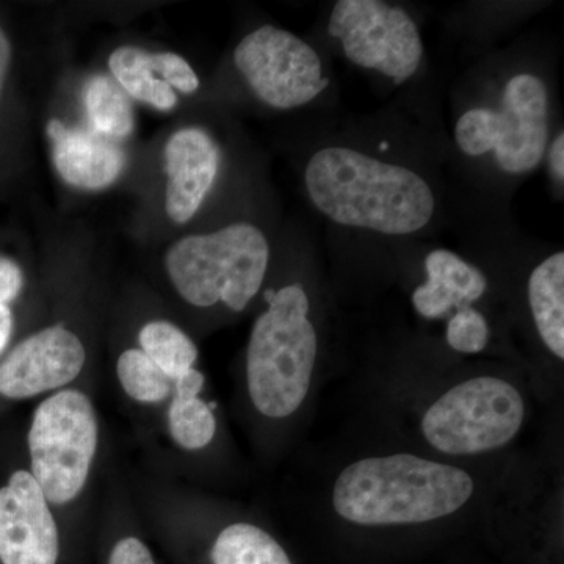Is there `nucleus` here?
Returning <instances> with one entry per match:
<instances>
[{
    "mask_svg": "<svg viewBox=\"0 0 564 564\" xmlns=\"http://www.w3.org/2000/svg\"><path fill=\"white\" fill-rule=\"evenodd\" d=\"M304 184L314 206L336 225L386 236L422 231L436 209L429 182L413 170L350 148L315 152Z\"/></svg>",
    "mask_w": 564,
    "mask_h": 564,
    "instance_id": "obj_1",
    "label": "nucleus"
},
{
    "mask_svg": "<svg viewBox=\"0 0 564 564\" xmlns=\"http://www.w3.org/2000/svg\"><path fill=\"white\" fill-rule=\"evenodd\" d=\"M474 480L452 464L421 456H370L348 464L334 481V511L362 527L414 525L458 513Z\"/></svg>",
    "mask_w": 564,
    "mask_h": 564,
    "instance_id": "obj_2",
    "label": "nucleus"
},
{
    "mask_svg": "<svg viewBox=\"0 0 564 564\" xmlns=\"http://www.w3.org/2000/svg\"><path fill=\"white\" fill-rule=\"evenodd\" d=\"M302 285L274 292L269 310L252 326L247 355L248 392L259 413L289 417L310 392L318 337Z\"/></svg>",
    "mask_w": 564,
    "mask_h": 564,
    "instance_id": "obj_3",
    "label": "nucleus"
},
{
    "mask_svg": "<svg viewBox=\"0 0 564 564\" xmlns=\"http://www.w3.org/2000/svg\"><path fill=\"white\" fill-rule=\"evenodd\" d=\"M269 259L261 229L234 223L217 232L184 237L166 252L165 265L185 302L198 307L221 302L239 313L258 295Z\"/></svg>",
    "mask_w": 564,
    "mask_h": 564,
    "instance_id": "obj_4",
    "label": "nucleus"
},
{
    "mask_svg": "<svg viewBox=\"0 0 564 564\" xmlns=\"http://www.w3.org/2000/svg\"><path fill=\"white\" fill-rule=\"evenodd\" d=\"M522 393L497 377H475L448 389L423 414L421 429L434 451L452 456L488 454L521 432Z\"/></svg>",
    "mask_w": 564,
    "mask_h": 564,
    "instance_id": "obj_5",
    "label": "nucleus"
},
{
    "mask_svg": "<svg viewBox=\"0 0 564 564\" xmlns=\"http://www.w3.org/2000/svg\"><path fill=\"white\" fill-rule=\"evenodd\" d=\"M99 429L84 392L66 389L44 400L29 432L32 475L47 502H73L90 474Z\"/></svg>",
    "mask_w": 564,
    "mask_h": 564,
    "instance_id": "obj_6",
    "label": "nucleus"
},
{
    "mask_svg": "<svg viewBox=\"0 0 564 564\" xmlns=\"http://www.w3.org/2000/svg\"><path fill=\"white\" fill-rule=\"evenodd\" d=\"M547 90L533 74H518L505 85L500 110L473 109L455 126V141L470 158L494 151L505 173L532 172L547 147Z\"/></svg>",
    "mask_w": 564,
    "mask_h": 564,
    "instance_id": "obj_7",
    "label": "nucleus"
},
{
    "mask_svg": "<svg viewBox=\"0 0 564 564\" xmlns=\"http://www.w3.org/2000/svg\"><path fill=\"white\" fill-rule=\"evenodd\" d=\"M328 32L340 40L348 61L391 77L395 85L410 80L421 66V32L402 7L381 0H340Z\"/></svg>",
    "mask_w": 564,
    "mask_h": 564,
    "instance_id": "obj_8",
    "label": "nucleus"
},
{
    "mask_svg": "<svg viewBox=\"0 0 564 564\" xmlns=\"http://www.w3.org/2000/svg\"><path fill=\"white\" fill-rule=\"evenodd\" d=\"M234 62L256 96L273 109L310 104L329 85L317 52L306 41L273 25L245 36L234 52Z\"/></svg>",
    "mask_w": 564,
    "mask_h": 564,
    "instance_id": "obj_9",
    "label": "nucleus"
},
{
    "mask_svg": "<svg viewBox=\"0 0 564 564\" xmlns=\"http://www.w3.org/2000/svg\"><path fill=\"white\" fill-rule=\"evenodd\" d=\"M57 524L50 502L28 470H17L0 489V562L57 564Z\"/></svg>",
    "mask_w": 564,
    "mask_h": 564,
    "instance_id": "obj_10",
    "label": "nucleus"
},
{
    "mask_svg": "<svg viewBox=\"0 0 564 564\" xmlns=\"http://www.w3.org/2000/svg\"><path fill=\"white\" fill-rule=\"evenodd\" d=\"M85 359L76 334L51 326L22 340L0 362V395L22 400L62 388L79 377Z\"/></svg>",
    "mask_w": 564,
    "mask_h": 564,
    "instance_id": "obj_11",
    "label": "nucleus"
},
{
    "mask_svg": "<svg viewBox=\"0 0 564 564\" xmlns=\"http://www.w3.org/2000/svg\"><path fill=\"white\" fill-rule=\"evenodd\" d=\"M220 169V150L209 133L187 128L173 133L165 147V209L174 223L184 225L209 193Z\"/></svg>",
    "mask_w": 564,
    "mask_h": 564,
    "instance_id": "obj_12",
    "label": "nucleus"
},
{
    "mask_svg": "<svg viewBox=\"0 0 564 564\" xmlns=\"http://www.w3.org/2000/svg\"><path fill=\"white\" fill-rule=\"evenodd\" d=\"M47 137L52 158L62 180L85 191L109 187L124 169V154L106 137L96 132L69 129L62 121L51 120Z\"/></svg>",
    "mask_w": 564,
    "mask_h": 564,
    "instance_id": "obj_13",
    "label": "nucleus"
},
{
    "mask_svg": "<svg viewBox=\"0 0 564 564\" xmlns=\"http://www.w3.org/2000/svg\"><path fill=\"white\" fill-rule=\"evenodd\" d=\"M429 280L413 293L415 311L423 318L444 317L452 311L470 307L485 295V274L448 250H434L425 259Z\"/></svg>",
    "mask_w": 564,
    "mask_h": 564,
    "instance_id": "obj_14",
    "label": "nucleus"
},
{
    "mask_svg": "<svg viewBox=\"0 0 564 564\" xmlns=\"http://www.w3.org/2000/svg\"><path fill=\"white\" fill-rule=\"evenodd\" d=\"M529 303L534 326L547 350L564 359V252L534 267L529 280Z\"/></svg>",
    "mask_w": 564,
    "mask_h": 564,
    "instance_id": "obj_15",
    "label": "nucleus"
},
{
    "mask_svg": "<svg viewBox=\"0 0 564 564\" xmlns=\"http://www.w3.org/2000/svg\"><path fill=\"white\" fill-rule=\"evenodd\" d=\"M109 66L122 90L158 110H172L177 98L165 80V52L151 54L135 46L118 47Z\"/></svg>",
    "mask_w": 564,
    "mask_h": 564,
    "instance_id": "obj_16",
    "label": "nucleus"
},
{
    "mask_svg": "<svg viewBox=\"0 0 564 564\" xmlns=\"http://www.w3.org/2000/svg\"><path fill=\"white\" fill-rule=\"evenodd\" d=\"M169 411V426L174 443L185 451H202L214 440L217 421L209 404L199 399L204 386V375L192 369L176 381Z\"/></svg>",
    "mask_w": 564,
    "mask_h": 564,
    "instance_id": "obj_17",
    "label": "nucleus"
},
{
    "mask_svg": "<svg viewBox=\"0 0 564 564\" xmlns=\"http://www.w3.org/2000/svg\"><path fill=\"white\" fill-rule=\"evenodd\" d=\"M214 564H293L284 549L261 527L237 522L228 525L212 547Z\"/></svg>",
    "mask_w": 564,
    "mask_h": 564,
    "instance_id": "obj_18",
    "label": "nucleus"
},
{
    "mask_svg": "<svg viewBox=\"0 0 564 564\" xmlns=\"http://www.w3.org/2000/svg\"><path fill=\"white\" fill-rule=\"evenodd\" d=\"M139 340L141 351L173 381L192 370L198 358V348L191 337L170 322L147 323Z\"/></svg>",
    "mask_w": 564,
    "mask_h": 564,
    "instance_id": "obj_19",
    "label": "nucleus"
},
{
    "mask_svg": "<svg viewBox=\"0 0 564 564\" xmlns=\"http://www.w3.org/2000/svg\"><path fill=\"white\" fill-rule=\"evenodd\" d=\"M85 107L93 132L106 139H126L133 131V110L128 96L110 77L96 76L88 82Z\"/></svg>",
    "mask_w": 564,
    "mask_h": 564,
    "instance_id": "obj_20",
    "label": "nucleus"
},
{
    "mask_svg": "<svg viewBox=\"0 0 564 564\" xmlns=\"http://www.w3.org/2000/svg\"><path fill=\"white\" fill-rule=\"evenodd\" d=\"M118 380L131 399L140 403H161L172 393L173 380L141 350H126L118 359Z\"/></svg>",
    "mask_w": 564,
    "mask_h": 564,
    "instance_id": "obj_21",
    "label": "nucleus"
},
{
    "mask_svg": "<svg viewBox=\"0 0 564 564\" xmlns=\"http://www.w3.org/2000/svg\"><path fill=\"white\" fill-rule=\"evenodd\" d=\"M447 344L454 350L474 355L484 351L489 340V326L485 315L474 307H464L452 315L447 325Z\"/></svg>",
    "mask_w": 564,
    "mask_h": 564,
    "instance_id": "obj_22",
    "label": "nucleus"
},
{
    "mask_svg": "<svg viewBox=\"0 0 564 564\" xmlns=\"http://www.w3.org/2000/svg\"><path fill=\"white\" fill-rule=\"evenodd\" d=\"M109 564H155L150 549L139 538H122L111 551Z\"/></svg>",
    "mask_w": 564,
    "mask_h": 564,
    "instance_id": "obj_23",
    "label": "nucleus"
},
{
    "mask_svg": "<svg viewBox=\"0 0 564 564\" xmlns=\"http://www.w3.org/2000/svg\"><path fill=\"white\" fill-rule=\"evenodd\" d=\"M22 282L20 267L10 259L0 258V306H7L20 295Z\"/></svg>",
    "mask_w": 564,
    "mask_h": 564,
    "instance_id": "obj_24",
    "label": "nucleus"
},
{
    "mask_svg": "<svg viewBox=\"0 0 564 564\" xmlns=\"http://www.w3.org/2000/svg\"><path fill=\"white\" fill-rule=\"evenodd\" d=\"M549 162H551L552 173L555 180L564 181V133L556 137L554 144H552L551 152H549Z\"/></svg>",
    "mask_w": 564,
    "mask_h": 564,
    "instance_id": "obj_25",
    "label": "nucleus"
},
{
    "mask_svg": "<svg viewBox=\"0 0 564 564\" xmlns=\"http://www.w3.org/2000/svg\"><path fill=\"white\" fill-rule=\"evenodd\" d=\"M11 61L10 41L6 33L0 29V98H2L3 84H6L7 73H9Z\"/></svg>",
    "mask_w": 564,
    "mask_h": 564,
    "instance_id": "obj_26",
    "label": "nucleus"
},
{
    "mask_svg": "<svg viewBox=\"0 0 564 564\" xmlns=\"http://www.w3.org/2000/svg\"><path fill=\"white\" fill-rule=\"evenodd\" d=\"M11 332H13V314L9 306H0V352L9 344Z\"/></svg>",
    "mask_w": 564,
    "mask_h": 564,
    "instance_id": "obj_27",
    "label": "nucleus"
}]
</instances>
